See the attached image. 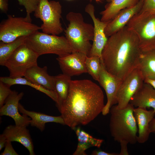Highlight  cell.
<instances>
[{
	"label": "cell",
	"mask_w": 155,
	"mask_h": 155,
	"mask_svg": "<svg viewBox=\"0 0 155 155\" xmlns=\"http://www.w3.org/2000/svg\"><path fill=\"white\" fill-rule=\"evenodd\" d=\"M105 106L101 88L88 80H72L68 95L59 111L66 125L72 129L94 120Z\"/></svg>",
	"instance_id": "1"
},
{
	"label": "cell",
	"mask_w": 155,
	"mask_h": 155,
	"mask_svg": "<svg viewBox=\"0 0 155 155\" xmlns=\"http://www.w3.org/2000/svg\"><path fill=\"white\" fill-rule=\"evenodd\" d=\"M142 52L138 36L126 25L108 38L100 61L108 72L123 80L137 67Z\"/></svg>",
	"instance_id": "2"
},
{
	"label": "cell",
	"mask_w": 155,
	"mask_h": 155,
	"mask_svg": "<svg viewBox=\"0 0 155 155\" xmlns=\"http://www.w3.org/2000/svg\"><path fill=\"white\" fill-rule=\"evenodd\" d=\"M134 108L130 103L123 109L118 108L116 105L111 107L109 128L115 141L132 145L137 142L138 129L134 115Z\"/></svg>",
	"instance_id": "3"
},
{
	"label": "cell",
	"mask_w": 155,
	"mask_h": 155,
	"mask_svg": "<svg viewBox=\"0 0 155 155\" xmlns=\"http://www.w3.org/2000/svg\"><path fill=\"white\" fill-rule=\"evenodd\" d=\"M66 18L69 23L64 31L65 36L72 52H82L88 56L92 46L90 41H93L94 38V26L85 22L80 13L70 12Z\"/></svg>",
	"instance_id": "4"
},
{
	"label": "cell",
	"mask_w": 155,
	"mask_h": 155,
	"mask_svg": "<svg viewBox=\"0 0 155 155\" xmlns=\"http://www.w3.org/2000/svg\"><path fill=\"white\" fill-rule=\"evenodd\" d=\"M25 43L39 56L53 54L61 57L72 52L69 43L64 36H59L38 31L27 36Z\"/></svg>",
	"instance_id": "5"
},
{
	"label": "cell",
	"mask_w": 155,
	"mask_h": 155,
	"mask_svg": "<svg viewBox=\"0 0 155 155\" xmlns=\"http://www.w3.org/2000/svg\"><path fill=\"white\" fill-rule=\"evenodd\" d=\"M126 25L138 36L142 52L155 49V13L140 12Z\"/></svg>",
	"instance_id": "6"
},
{
	"label": "cell",
	"mask_w": 155,
	"mask_h": 155,
	"mask_svg": "<svg viewBox=\"0 0 155 155\" xmlns=\"http://www.w3.org/2000/svg\"><path fill=\"white\" fill-rule=\"evenodd\" d=\"M62 11L59 1L39 0L34 15L42 21L40 27L42 32L56 35L63 32V29L60 21Z\"/></svg>",
	"instance_id": "7"
},
{
	"label": "cell",
	"mask_w": 155,
	"mask_h": 155,
	"mask_svg": "<svg viewBox=\"0 0 155 155\" xmlns=\"http://www.w3.org/2000/svg\"><path fill=\"white\" fill-rule=\"evenodd\" d=\"M41 29L40 26L32 23L26 17L9 15L0 24V40L9 43L21 36H28Z\"/></svg>",
	"instance_id": "8"
},
{
	"label": "cell",
	"mask_w": 155,
	"mask_h": 155,
	"mask_svg": "<svg viewBox=\"0 0 155 155\" xmlns=\"http://www.w3.org/2000/svg\"><path fill=\"white\" fill-rule=\"evenodd\" d=\"M39 56L25 43L20 46L6 61L5 65L9 72V77L18 78L24 76L29 68L37 65Z\"/></svg>",
	"instance_id": "9"
},
{
	"label": "cell",
	"mask_w": 155,
	"mask_h": 155,
	"mask_svg": "<svg viewBox=\"0 0 155 155\" xmlns=\"http://www.w3.org/2000/svg\"><path fill=\"white\" fill-rule=\"evenodd\" d=\"M144 82L143 77L137 67L122 80L119 87L116 96L117 108L121 109L126 107Z\"/></svg>",
	"instance_id": "10"
},
{
	"label": "cell",
	"mask_w": 155,
	"mask_h": 155,
	"mask_svg": "<svg viewBox=\"0 0 155 155\" xmlns=\"http://www.w3.org/2000/svg\"><path fill=\"white\" fill-rule=\"evenodd\" d=\"M101 67L99 74L98 82L104 88L106 95L107 102L103 109L102 113L106 115L111 107L117 104V94L122 80L108 72L100 61Z\"/></svg>",
	"instance_id": "11"
},
{
	"label": "cell",
	"mask_w": 155,
	"mask_h": 155,
	"mask_svg": "<svg viewBox=\"0 0 155 155\" xmlns=\"http://www.w3.org/2000/svg\"><path fill=\"white\" fill-rule=\"evenodd\" d=\"M94 7L91 3L87 4L85 7V11L90 16L94 25V36L93 43L87 56H96L102 59V53L108 40L104 32V29L108 22L102 21L96 18L94 14Z\"/></svg>",
	"instance_id": "12"
},
{
	"label": "cell",
	"mask_w": 155,
	"mask_h": 155,
	"mask_svg": "<svg viewBox=\"0 0 155 155\" xmlns=\"http://www.w3.org/2000/svg\"><path fill=\"white\" fill-rule=\"evenodd\" d=\"M87 56L84 53L76 52L56 59L63 73L71 77L87 73L85 64Z\"/></svg>",
	"instance_id": "13"
},
{
	"label": "cell",
	"mask_w": 155,
	"mask_h": 155,
	"mask_svg": "<svg viewBox=\"0 0 155 155\" xmlns=\"http://www.w3.org/2000/svg\"><path fill=\"white\" fill-rule=\"evenodd\" d=\"M24 93L12 91L6 100L4 104L0 108V116L5 115L11 117L14 120L16 125L28 126L30 124V117L20 114L18 109L19 101Z\"/></svg>",
	"instance_id": "14"
},
{
	"label": "cell",
	"mask_w": 155,
	"mask_h": 155,
	"mask_svg": "<svg viewBox=\"0 0 155 155\" xmlns=\"http://www.w3.org/2000/svg\"><path fill=\"white\" fill-rule=\"evenodd\" d=\"M144 0H140L134 6L122 10L108 22L104 30L106 36L108 38L126 26L131 19L140 11Z\"/></svg>",
	"instance_id": "15"
},
{
	"label": "cell",
	"mask_w": 155,
	"mask_h": 155,
	"mask_svg": "<svg viewBox=\"0 0 155 155\" xmlns=\"http://www.w3.org/2000/svg\"><path fill=\"white\" fill-rule=\"evenodd\" d=\"M26 127L10 125L6 127L2 134L7 140L20 143L28 150L30 155H34L33 142Z\"/></svg>",
	"instance_id": "16"
},
{
	"label": "cell",
	"mask_w": 155,
	"mask_h": 155,
	"mask_svg": "<svg viewBox=\"0 0 155 155\" xmlns=\"http://www.w3.org/2000/svg\"><path fill=\"white\" fill-rule=\"evenodd\" d=\"M133 113L138 127L137 142L143 144L149 139L151 133L149 124L154 118L155 112L153 109L148 111L146 108L137 107L134 108Z\"/></svg>",
	"instance_id": "17"
},
{
	"label": "cell",
	"mask_w": 155,
	"mask_h": 155,
	"mask_svg": "<svg viewBox=\"0 0 155 155\" xmlns=\"http://www.w3.org/2000/svg\"><path fill=\"white\" fill-rule=\"evenodd\" d=\"M129 103L137 107H152L155 112V89L144 82L131 98Z\"/></svg>",
	"instance_id": "18"
},
{
	"label": "cell",
	"mask_w": 155,
	"mask_h": 155,
	"mask_svg": "<svg viewBox=\"0 0 155 155\" xmlns=\"http://www.w3.org/2000/svg\"><path fill=\"white\" fill-rule=\"evenodd\" d=\"M46 66L41 67L36 65L28 69L24 77L37 85L55 91L54 76L49 75Z\"/></svg>",
	"instance_id": "19"
},
{
	"label": "cell",
	"mask_w": 155,
	"mask_h": 155,
	"mask_svg": "<svg viewBox=\"0 0 155 155\" xmlns=\"http://www.w3.org/2000/svg\"><path fill=\"white\" fill-rule=\"evenodd\" d=\"M18 109L19 112L22 115L30 117V125L36 127L41 131H43L45 129L46 123L54 122L65 125L64 120L61 115L59 116H50L40 112L29 111L25 109L20 103L18 104Z\"/></svg>",
	"instance_id": "20"
},
{
	"label": "cell",
	"mask_w": 155,
	"mask_h": 155,
	"mask_svg": "<svg viewBox=\"0 0 155 155\" xmlns=\"http://www.w3.org/2000/svg\"><path fill=\"white\" fill-rule=\"evenodd\" d=\"M140 0H113L107 3L104 9L100 12V20L108 22L112 20L121 10L131 7L136 5Z\"/></svg>",
	"instance_id": "21"
},
{
	"label": "cell",
	"mask_w": 155,
	"mask_h": 155,
	"mask_svg": "<svg viewBox=\"0 0 155 155\" xmlns=\"http://www.w3.org/2000/svg\"><path fill=\"white\" fill-rule=\"evenodd\" d=\"M73 129L75 132L78 140L77 148L73 155H86V150L92 147L99 148L104 141L102 139L94 138L80 127H77Z\"/></svg>",
	"instance_id": "22"
},
{
	"label": "cell",
	"mask_w": 155,
	"mask_h": 155,
	"mask_svg": "<svg viewBox=\"0 0 155 155\" xmlns=\"http://www.w3.org/2000/svg\"><path fill=\"white\" fill-rule=\"evenodd\" d=\"M146 78L155 80V49L142 52L137 66Z\"/></svg>",
	"instance_id": "23"
},
{
	"label": "cell",
	"mask_w": 155,
	"mask_h": 155,
	"mask_svg": "<svg viewBox=\"0 0 155 155\" xmlns=\"http://www.w3.org/2000/svg\"><path fill=\"white\" fill-rule=\"evenodd\" d=\"M71 77L63 73L54 76V88L57 96L56 105L58 110L66 100L68 94Z\"/></svg>",
	"instance_id": "24"
},
{
	"label": "cell",
	"mask_w": 155,
	"mask_h": 155,
	"mask_svg": "<svg viewBox=\"0 0 155 155\" xmlns=\"http://www.w3.org/2000/svg\"><path fill=\"white\" fill-rule=\"evenodd\" d=\"M0 81L2 82L9 87L16 84L26 85L41 92L51 98L56 103L57 102V96L56 92L47 89L42 86L37 85L30 81L25 78H12L9 77H1Z\"/></svg>",
	"instance_id": "25"
},
{
	"label": "cell",
	"mask_w": 155,
	"mask_h": 155,
	"mask_svg": "<svg viewBox=\"0 0 155 155\" xmlns=\"http://www.w3.org/2000/svg\"><path fill=\"white\" fill-rule=\"evenodd\" d=\"M26 36L20 37L14 41L7 43L0 41V65L4 66L7 59L21 45L25 42Z\"/></svg>",
	"instance_id": "26"
},
{
	"label": "cell",
	"mask_w": 155,
	"mask_h": 155,
	"mask_svg": "<svg viewBox=\"0 0 155 155\" xmlns=\"http://www.w3.org/2000/svg\"><path fill=\"white\" fill-rule=\"evenodd\" d=\"M85 64L87 73L95 80L98 82L101 67L100 58L96 56L90 57L87 56Z\"/></svg>",
	"instance_id": "27"
},
{
	"label": "cell",
	"mask_w": 155,
	"mask_h": 155,
	"mask_svg": "<svg viewBox=\"0 0 155 155\" xmlns=\"http://www.w3.org/2000/svg\"><path fill=\"white\" fill-rule=\"evenodd\" d=\"M19 4L24 7L26 11V17L32 21L30 14L34 12L39 3V0H17Z\"/></svg>",
	"instance_id": "28"
},
{
	"label": "cell",
	"mask_w": 155,
	"mask_h": 155,
	"mask_svg": "<svg viewBox=\"0 0 155 155\" xmlns=\"http://www.w3.org/2000/svg\"><path fill=\"white\" fill-rule=\"evenodd\" d=\"M10 88L7 84L0 81V108L4 104L6 100L12 91Z\"/></svg>",
	"instance_id": "29"
},
{
	"label": "cell",
	"mask_w": 155,
	"mask_h": 155,
	"mask_svg": "<svg viewBox=\"0 0 155 155\" xmlns=\"http://www.w3.org/2000/svg\"><path fill=\"white\" fill-rule=\"evenodd\" d=\"M140 12L155 13V0H144Z\"/></svg>",
	"instance_id": "30"
},
{
	"label": "cell",
	"mask_w": 155,
	"mask_h": 155,
	"mask_svg": "<svg viewBox=\"0 0 155 155\" xmlns=\"http://www.w3.org/2000/svg\"><path fill=\"white\" fill-rule=\"evenodd\" d=\"M11 142L7 140L5 147L3 151L0 155H18V154L13 148Z\"/></svg>",
	"instance_id": "31"
},
{
	"label": "cell",
	"mask_w": 155,
	"mask_h": 155,
	"mask_svg": "<svg viewBox=\"0 0 155 155\" xmlns=\"http://www.w3.org/2000/svg\"><path fill=\"white\" fill-rule=\"evenodd\" d=\"M91 154L92 155H119V153H109L100 150H94L92 152Z\"/></svg>",
	"instance_id": "32"
},
{
	"label": "cell",
	"mask_w": 155,
	"mask_h": 155,
	"mask_svg": "<svg viewBox=\"0 0 155 155\" xmlns=\"http://www.w3.org/2000/svg\"><path fill=\"white\" fill-rule=\"evenodd\" d=\"M128 144L124 142L120 143L121 149L120 152L119 153V155H128L129 154L127 147Z\"/></svg>",
	"instance_id": "33"
},
{
	"label": "cell",
	"mask_w": 155,
	"mask_h": 155,
	"mask_svg": "<svg viewBox=\"0 0 155 155\" xmlns=\"http://www.w3.org/2000/svg\"><path fill=\"white\" fill-rule=\"evenodd\" d=\"M0 9L3 12H7L8 9V0H0Z\"/></svg>",
	"instance_id": "34"
},
{
	"label": "cell",
	"mask_w": 155,
	"mask_h": 155,
	"mask_svg": "<svg viewBox=\"0 0 155 155\" xmlns=\"http://www.w3.org/2000/svg\"><path fill=\"white\" fill-rule=\"evenodd\" d=\"M7 140L5 136L2 133L0 135V151L5 147Z\"/></svg>",
	"instance_id": "35"
},
{
	"label": "cell",
	"mask_w": 155,
	"mask_h": 155,
	"mask_svg": "<svg viewBox=\"0 0 155 155\" xmlns=\"http://www.w3.org/2000/svg\"><path fill=\"white\" fill-rule=\"evenodd\" d=\"M149 127L151 133H155V118H153L150 121Z\"/></svg>",
	"instance_id": "36"
},
{
	"label": "cell",
	"mask_w": 155,
	"mask_h": 155,
	"mask_svg": "<svg viewBox=\"0 0 155 155\" xmlns=\"http://www.w3.org/2000/svg\"><path fill=\"white\" fill-rule=\"evenodd\" d=\"M144 82L150 84L155 89V80L146 78L144 80Z\"/></svg>",
	"instance_id": "37"
},
{
	"label": "cell",
	"mask_w": 155,
	"mask_h": 155,
	"mask_svg": "<svg viewBox=\"0 0 155 155\" xmlns=\"http://www.w3.org/2000/svg\"><path fill=\"white\" fill-rule=\"evenodd\" d=\"M106 0V1L108 2V3H109V2H111L113 0Z\"/></svg>",
	"instance_id": "38"
},
{
	"label": "cell",
	"mask_w": 155,
	"mask_h": 155,
	"mask_svg": "<svg viewBox=\"0 0 155 155\" xmlns=\"http://www.w3.org/2000/svg\"><path fill=\"white\" fill-rule=\"evenodd\" d=\"M96 0V1H99V0Z\"/></svg>",
	"instance_id": "39"
},
{
	"label": "cell",
	"mask_w": 155,
	"mask_h": 155,
	"mask_svg": "<svg viewBox=\"0 0 155 155\" xmlns=\"http://www.w3.org/2000/svg\"></svg>",
	"instance_id": "40"
}]
</instances>
